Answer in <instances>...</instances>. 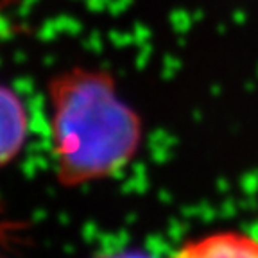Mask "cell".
<instances>
[{
	"mask_svg": "<svg viewBox=\"0 0 258 258\" xmlns=\"http://www.w3.org/2000/svg\"><path fill=\"white\" fill-rule=\"evenodd\" d=\"M29 131L27 109L15 90L0 85V167L20 154Z\"/></svg>",
	"mask_w": 258,
	"mask_h": 258,
	"instance_id": "obj_3",
	"label": "cell"
},
{
	"mask_svg": "<svg viewBox=\"0 0 258 258\" xmlns=\"http://www.w3.org/2000/svg\"><path fill=\"white\" fill-rule=\"evenodd\" d=\"M172 258H258V238L240 231H217L185 242Z\"/></svg>",
	"mask_w": 258,
	"mask_h": 258,
	"instance_id": "obj_2",
	"label": "cell"
},
{
	"mask_svg": "<svg viewBox=\"0 0 258 258\" xmlns=\"http://www.w3.org/2000/svg\"><path fill=\"white\" fill-rule=\"evenodd\" d=\"M102 258H153L151 254L140 253V251H124V253H117V254H108V256Z\"/></svg>",
	"mask_w": 258,
	"mask_h": 258,
	"instance_id": "obj_4",
	"label": "cell"
},
{
	"mask_svg": "<svg viewBox=\"0 0 258 258\" xmlns=\"http://www.w3.org/2000/svg\"><path fill=\"white\" fill-rule=\"evenodd\" d=\"M56 177L76 188L117 174L137 156L142 120L104 70L74 69L48 81Z\"/></svg>",
	"mask_w": 258,
	"mask_h": 258,
	"instance_id": "obj_1",
	"label": "cell"
}]
</instances>
